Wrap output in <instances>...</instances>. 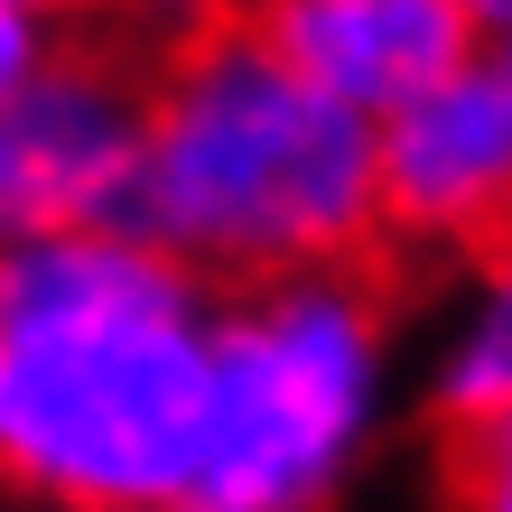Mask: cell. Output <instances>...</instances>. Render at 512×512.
Returning a JSON list of instances; mask_svg holds the SVG:
<instances>
[{"label": "cell", "instance_id": "cell-5", "mask_svg": "<svg viewBox=\"0 0 512 512\" xmlns=\"http://www.w3.org/2000/svg\"><path fill=\"white\" fill-rule=\"evenodd\" d=\"M494 233H512V94L494 56H466L382 112V243L466 261Z\"/></svg>", "mask_w": 512, "mask_h": 512}, {"label": "cell", "instance_id": "cell-1", "mask_svg": "<svg viewBox=\"0 0 512 512\" xmlns=\"http://www.w3.org/2000/svg\"><path fill=\"white\" fill-rule=\"evenodd\" d=\"M215 298L140 224L0 243V494L47 512L196 503Z\"/></svg>", "mask_w": 512, "mask_h": 512}, {"label": "cell", "instance_id": "cell-3", "mask_svg": "<svg viewBox=\"0 0 512 512\" xmlns=\"http://www.w3.org/2000/svg\"><path fill=\"white\" fill-rule=\"evenodd\" d=\"M391 419V308L364 261L215 298V373L187 512H308L345 494Z\"/></svg>", "mask_w": 512, "mask_h": 512}, {"label": "cell", "instance_id": "cell-2", "mask_svg": "<svg viewBox=\"0 0 512 512\" xmlns=\"http://www.w3.org/2000/svg\"><path fill=\"white\" fill-rule=\"evenodd\" d=\"M131 224L196 280L364 261L382 243V122L298 66L252 10H205L159 47Z\"/></svg>", "mask_w": 512, "mask_h": 512}, {"label": "cell", "instance_id": "cell-7", "mask_svg": "<svg viewBox=\"0 0 512 512\" xmlns=\"http://www.w3.org/2000/svg\"><path fill=\"white\" fill-rule=\"evenodd\" d=\"M447 485L485 512H512V233L466 252V289L438 354Z\"/></svg>", "mask_w": 512, "mask_h": 512}, {"label": "cell", "instance_id": "cell-4", "mask_svg": "<svg viewBox=\"0 0 512 512\" xmlns=\"http://www.w3.org/2000/svg\"><path fill=\"white\" fill-rule=\"evenodd\" d=\"M149 84L94 47H47L0 94V243L103 233L140 205Z\"/></svg>", "mask_w": 512, "mask_h": 512}, {"label": "cell", "instance_id": "cell-9", "mask_svg": "<svg viewBox=\"0 0 512 512\" xmlns=\"http://www.w3.org/2000/svg\"><path fill=\"white\" fill-rule=\"evenodd\" d=\"M485 56H494V75H503V94H512V28H494V38H485Z\"/></svg>", "mask_w": 512, "mask_h": 512}, {"label": "cell", "instance_id": "cell-6", "mask_svg": "<svg viewBox=\"0 0 512 512\" xmlns=\"http://www.w3.org/2000/svg\"><path fill=\"white\" fill-rule=\"evenodd\" d=\"M243 10L373 122L457 75L466 56H485V19L466 0H243Z\"/></svg>", "mask_w": 512, "mask_h": 512}, {"label": "cell", "instance_id": "cell-11", "mask_svg": "<svg viewBox=\"0 0 512 512\" xmlns=\"http://www.w3.org/2000/svg\"><path fill=\"white\" fill-rule=\"evenodd\" d=\"M466 10L485 19V38H494V28H512V0H466Z\"/></svg>", "mask_w": 512, "mask_h": 512}, {"label": "cell", "instance_id": "cell-10", "mask_svg": "<svg viewBox=\"0 0 512 512\" xmlns=\"http://www.w3.org/2000/svg\"><path fill=\"white\" fill-rule=\"evenodd\" d=\"M10 10H28V19H75L84 0H10Z\"/></svg>", "mask_w": 512, "mask_h": 512}, {"label": "cell", "instance_id": "cell-8", "mask_svg": "<svg viewBox=\"0 0 512 512\" xmlns=\"http://www.w3.org/2000/svg\"><path fill=\"white\" fill-rule=\"evenodd\" d=\"M47 28H56V19H28V10H10V0H0V94H10V84L38 66L47 47H56Z\"/></svg>", "mask_w": 512, "mask_h": 512}]
</instances>
